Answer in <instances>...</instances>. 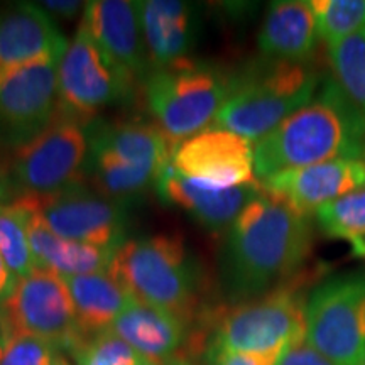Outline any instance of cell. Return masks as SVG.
<instances>
[{
	"label": "cell",
	"instance_id": "8",
	"mask_svg": "<svg viewBox=\"0 0 365 365\" xmlns=\"http://www.w3.org/2000/svg\"><path fill=\"white\" fill-rule=\"evenodd\" d=\"M304 301L296 284L281 286L218 319L210 350L262 354L304 335Z\"/></svg>",
	"mask_w": 365,
	"mask_h": 365
},
{
	"label": "cell",
	"instance_id": "31",
	"mask_svg": "<svg viewBox=\"0 0 365 365\" xmlns=\"http://www.w3.org/2000/svg\"><path fill=\"white\" fill-rule=\"evenodd\" d=\"M276 365H335L325 355L319 354L314 346L309 345L307 336H299L289 341L282 350Z\"/></svg>",
	"mask_w": 365,
	"mask_h": 365
},
{
	"label": "cell",
	"instance_id": "13",
	"mask_svg": "<svg viewBox=\"0 0 365 365\" xmlns=\"http://www.w3.org/2000/svg\"><path fill=\"white\" fill-rule=\"evenodd\" d=\"M171 164L181 176L208 188H235L257 182L250 140L217 127L178 144Z\"/></svg>",
	"mask_w": 365,
	"mask_h": 365
},
{
	"label": "cell",
	"instance_id": "38",
	"mask_svg": "<svg viewBox=\"0 0 365 365\" xmlns=\"http://www.w3.org/2000/svg\"><path fill=\"white\" fill-rule=\"evenodd\" d=\"M6 198V190H4V185L2 181H0V203H2V200Z\"/></svg>",
	"mask_w": 365,
	"mask_h": 365
},
{
	"label": "cell",
	"instance_id": "6",
	"mask_svg": "<svg viewBox=\"0 0 365 365\" xmlns=\"http://www.w3.org/2000/svg\"><path fill=\"white\" fill-rule=\"evenodd\" d=\"M304 336L335 365H359L365 352V272L328 277L304 304Z\"/></svg>",
	"mask_w": 365,
	"mask_h": 365
},
{
	"label": "cell",
	"instance_id": "23",
	"mask_svg": "<svg viewBox=\"0 0 365 365\" xmlns=\"http://www.w3.org/2000/svg\"><path fill=\"white\" fill-rule=\"evenodd\" d=\"M75 307L76 323L83 339L110 330L113 322L134 301L110 272L63 277Z\"/></svg>",
	"mask_w": 365,
	"mask_h": 365
},
{
	"label": "cell",
	"instance_id": "7",
	"mask_svg": "<svg viewBox=\"0 0 365 365\" xmlns=\"http://www.w3.org/2000/svg\"><path fill=\"white\" fill-rule=\"evenodd\" d=\"M0 328L4 339L29 335L70 352L85 340L63 276L39 267L17 279L12 293L0 303Z\"/></svg>",
	"mask_w": 365,
	"mask_h": 365
},
{
	"label": "cell",
	"instance_id": "19",
	"mask_svg": "<svg viewBox=\"0 0 365 365\" xmlns=\"http://www.w3.org/2000/svg\"><path fill=\"white\" fill-rule=\"evenodd\" d=\"M90 150H98L134 166L163 173L178 145L156 124L144 120L88 124Z\"/></svg>",
	"mask_w": 365,
	"mask_h": 365
},
{
	"label": "cell",
	"instance_id": "29",
	"mask_svg": "<svg viewBox=\"0 0 365 365\" xmlns=\"http://www.w3.org/2000/svg\"><path fill=\"white\" fill-rule=\"evenodd\" d=\"M76 365H149L137 350L110 330L88 336L73 350Z\"/></svg>",
	"mask_w": 365,
	"mask_h": 365
},
{
	"label": "cell",
	"instance_id": "4",
	"mask_svg": "<svg viewBox=\"0 0 365 365\" xmlns=\"http://www.w3.org/2000/svg\"><path fill=\"white\" fill-rule=\"evenodd\" d=\"M108 272L139 303L166 309L185 323L191 322L196 303V264L180 237L125 240L115 250Z\"/></svg>",
	"mask_w": 365,
	"mask_h": 365
},
{
	"label": "cell",
	"instance_id": "2",
	"mask_svg": "<svg viewBox=\"0 0 365 365\" xmlns=\"http://www.w3.org/2000/svg\"><path fill=\"white\" fill-rule=\"evenodd\" d=\"M331 159L365 161V115L327 78L312 102L255 140L254 171L261 182Z\"/></svg>",
	"mask_w": 365,
	"mask_h": 365
},
{
	"label": "cell",
	"instance_id": "27",
	"mask_svg": "<svg viewBox=\"0 0 365 365\" xmlns=\"http://www.w3.org/2000/svg\"><path fill=\"white\" fill-rule=\"evenodd\" d=\"M314 218L319 230L331 239H365V188L322 205Z\"/></svg>",
	"mask_w": 365,
	"mask_h": 365
},
{
	"label": "cell",
	"instance_id": "3",
	"mask_svg": "<svg viewBox=\"0 0 365 365\" xmlns=\"http://www.w3.org/2000/svg\"><path fill=\"white\" fill-rule=\"evenodd\" d=\"M319 76L308 63L266 58L232 76V90L213 122L217 129L259 140L312 102Z\"/></svg>",
	"mask_w": 365,
	"mask_h": 365
},
{
	"label": "cell",
	"instance_id": "10",
	"mask_svg": "<svg viewBox=\"0 0 365 365\" xmlns=\"http://www.w3.org/2000/svg\"><path fill=\"white\" fill-rule=\"evenodd\" d=\"M22 196L63 239L113 250L125 242L127 205L90 188L83 181L46 196Z\"/></svg>",
	"mask_w": 365,
	"mask_h": 365
},
{
	"label": "cell",
	"instance_id": "28",
	"mask_svg": "<svg viewBox=\"0 0 365 365\" xmlns=\"http://www.w3.org/2000/svg\"><path fill=\"white\" fill-rule=\"evenodd\" d=\"M312 7L319 39L327 44L365 29V0H314Z\"/></svg>",
	"mask_w": 365,
	"mask_h": 365
},
{
	"label": "cell",
	"instance_id": "1",
	"mask_svg": "<svg viewBox=\"0 0 365 365\" xmlns=\"http://www.w3.org/2000/svg\"><path fill=\"white\" fill-rule=\"evenodd\" d=\"M312 245L308 217L261 188L227 232L222 261L227 293L234 299H250L284 286L307 264Z\"/></svg>",
	"mask_w": 365,
	"mask_h": 365
},
{
	"label": "cell",
	"instance_id": "36",
	"mask_svg": "<svg viewBox=\"0 0 365 365\" xmlns=\"http://www.w3.org/2000/svg\"><path fill=\"white\" fill-rule=\"evenodd\" d=\"M181 362H182V359H173V360H170V362H164V364H149V365H181Z\"/></svg>",
	"mask_w": 365,
	"mask_h": 365
},
{
	"label": "cell",
	"instance_id": "33",
	"mask_svg": "<svg viewBox=\"0 0 365 365\" xmlns=\"http://www.w3.org/2000/svg\"><path fill=\"white\" fill-rule=\"evenodd\" d=\"M49 16L58 17V19L73 21L78 17V14L85 12L86 2H76V0H46L39 4Z\"/></svg>",
	"mask_w": 365,
	"mask_h": 365
},
{
	"label": "cell",
	"instance_id": "17",
	"mask_svg": "<svg viewBox=\"0 0 365 365\" xmlns=\"http://www.w3.org/2000/svg\"><path fill=\"white\" fill-rule=\"evenodd\" d=\"M163 202L190 213L213 232H228L242 210L261 193V185L235 186V188H208L181 176L173 164L163 171L156 182Z\"/></svg>",
	"mask_w": 365,
	"mask_h": 365
},
{
	"label": "cell",
	"instance_id": "37",
	"mask_svg": "<svg viewBox=\"0 0 365 365\" xmlns=\"http://www.w3.org/2000/svg\"><path fill=\"white\" fill-rule=\"evenodd\" d=\"M4 345H6V339H4L2 328H0V360H2V355H4Z\"/></svg>",
	"mask_w": 365,
	"mask_h": 365
},
{
	"label": "cell",
	"instance_id": "22",
	"mask_svg": "<svg viewBox=\"0 0 365 365\" xmlns=\"http://www.w3.org/2000/svg\"><path fill=\"white\" fill-rule=\"evenodd\" d=\"M110 331L150 364H164L176 359L186 335V323L166 309L134 299L113 322Z\"/></svg>",
	"mask_w": 365,
	"mask_h": 365
},
{
	"label": "cell",
	"instance_id": "11",
	"mask_svg": "<svg viewBox=\"0 0 365 365\" xmlns=\"http://www.w3.org/2000/svg\"><path fill=\"white\" fill-rule=\"evenodd\" d=\"M59 112L86 122L100 110L130 97L132 85L118 75L80 21L75 39L58 66Z\"/></svg>",
	"mask_w": 365,
	"mask_h": 365
},
{
	"label": "cell",
	"instance_id": "16",
	"mask_svg": "<svg viewBox=\"0 0 365 365\" xmlns=\"http://www.w3.org/2000/svg\"><path fill=\"white\" fill-rule=\"evenodd\" d=\"M68 46L39 4L16 2L0 9V75L44 58L61 59Z\"/></svg>",
	"mask_w": 365,
	"mask_h": 365
},
{
	"label": "cell",
	"instance_id": "41",
	"mask_svg": "<svg viewBox=\"0 0 365 365\" xmlns=\"http://www.w3.org/2000/svg\"><path fill=\"white\" fill-rule=\"evenodd\" d=\"M181 365H191L190 362H186V360L185 359H182V362H181Z\"/></svg>",
	"mask_w": 365,
	"mask_h": 365
},
{
	"label": "cell",
	"instance_id": "40",
	"mask_svg": "<svg viewBox=\"0 0 365 365\" xmlns=\"http://www.w3.org/2000/svg\"><path fill=\"white\" fill-rule=\"evenodd\" d=\"M359 365H365V352H364V355H362V359H360Z\"/></svg>",
	"mask_w": 365,
	"mask_h": 365
},
{
	"label": "cell",
	"instance_id": "35",
	"mask_svg": "<svg viewBox=\"0 0 365 365\" xmlns=\"http://www.w3.org/2000/svg\"><path fill=\"white\" fill-rule=\"evenodd\" d=\"M352 254L355 257H365V239L352 242Z\"/></svg>",
	"mask_w": 365,
	"mask_h": 365
},
{
	"label": "cell",
	"instance_id": "18",
	"mask_svg": "<svg viewBox=\"0 0 365 365\" xmlns=\"http://www.w3.org/2000/svg\"><path fill=\"white\" fill-rule=\"evenodd\" d=\"M17 202L27 213V239L36 267L53 271L63 277L108 272L115 250L63 239L46 225L26 196H19Z\"/></svg>",
	"mask_w": 365,
	"mask_h": 365
},
{
	"label": "cell",
	"instance_id": "34",
	"mask_svg": "<svg viewBox=\"0 0 365 365\" xmlns=\"http://www.w3.org/2000/svg\"><path fill=\"white\" fill-rule=\"evenodd\" d=\"M16 282L17 277L14 276V272L9 269L6 261H4V257L0 255V303L6 301L7 296L12 293Z\"/></svg>",
	"mask_w": 365,
	"mask_h": 365
},
{
	"label": "cell",
	"instance_id": "26",
	"mask_svg": "<svg viewBox=\"0 0 365 365\" xmlns=\"http://www.w3.org/2000/svg\"><path fill=\"white\" fill-rule=\"evenodd\" d=\"M0 255L17 279L38 269L27 239V213L17 200L0 203Z\"/></svg>",
	"mask_w": 365,
	"mask_h": 365
},
{
	"label": "cell",
	"instance_id": "30",
	"mask_svg": "<svg viewBox=\"0 0 365 365\" xmlns=\"http://www.w3.org/2000/svg\"><path fill=\"white\" fill-rule=\"evenodd\" d=\"M58 349L49 341L29 335H9L0 365H56Z\"/></svg>",
	"mask_w": 365,
	"mask_h": 365
},
{
	"label": "cell",
	"instance_id": "32",
	"mask_svg": "<svg viewBox=\"0 0 365 365\" xmlns=\"http://www.w3.org/2000/svg\"><path fill=\"white\" fill-rule=\"evenodd\" d=\"M282 350H272V352L262 354H247V352H225V350H210L208 357L212 365H276L279 360Z\"/></svg>",
	"mask_w": 365,
	"mask_h": 365
},
{
	"label": "cell",
	"instance_id": "25",
	"mask_svg": "<svg viewBox=\"0 0 365 365\" xmlns=\"http://www.w3.org/2000/svg\"><path fill=\"white\" fill-rule=\"evenodd\" d=\"M327 46L335 81L365 115V29Z\"/></svg>",
	"mask_w": 365,
	"mask_h": 365
},
{
	"label": "cell",
	"instance_id": "9",
	"mask_svg": "<svg viewBox=\"0 0 365 365\" xmlns=\"http://www.w3.org/2000/svg\"><path fill=\"white\" fill-rule=\"evenodd\" d=\"M88 150V125L58 110L41 134L16 149L12 175L24 195L56 193L81 181Z\"/></svg>",
	"mask_w": 365,
	"mask_h": 365
},
{
	"label": "cell",
	"instance_id": "15",
	"mask_svg": "<svg viewBox=\"0 0 365 365\" xmlns=\"http://www.w3.org/2000/svg\"><path fill=\"white\" fill-rule=\"evenodd\" d=\"M264 193L298 215L309 217L331 200L365 188V161L331 159L259 182Z\"/></svg>",
	"mask_w": 365,
	"mask_h": 365
},
{
	"label": "cell",
	"instance_id": "20",
	"mask_svg": "<svg viewBox=\"0 0 365 365\" xmlns=\"http://www.w3.org/2000/svg\"><path fill=\"white\" fill-rule=\"evenodd\" d=\"M312 2L277 0L267 9L257 43L264 56L277 61L308 63L318 44Z\"/></svg>",
	"mask_w": 365,
	"mask_h": 365
},
{
	"label": "cell",
	"instance_id": "21",
	"mask_svg": "<svg viewBox=\"0 0 365 365\" xmlns=\"http://www.w3.org/2000/svg\"><path fill=\"white\" fill-rule=\"evenodd\" d=\"M139 12L150 70L186 59L195 39L193 7L180 0H145Z\"/></svg>",
	"mask_w": 365,
	"mask_h": 365
},
{
	"label": "cell",
	"instance_id": "24",
	"mask_svg": "<svg viewBox=\"0 0 365 365\" xmlns=\"http://www.w3.org/2000/svg\"><path fill=\"white\" fill-rule=\"evenodd\" d=\"M86 168L95 181V190L125 205L130 198L144 193L150 186L156 188L159 176L163 175L149 168L124 163L98 150H88Z\"/></svg>",
	"mask_w": 365,
	"mask_h": 365
},
{
	"label": "cell",
	"instance_id": "14",
	"mask_svg": "<svg viewBox=\"0 0 365 365\" xmlns=\"http://www.w3.org/2000/svg\"><path fill=\"white\" fill-rule=\"evenodd\" d=\"M81 22L102 49L110 65L127 83L144 81L150 65L140 26L139 2L93 0L86 2Z\"/></svg>",
	"mask_w": 365,
	"mask_h": 365
},
{
	"label": "cell",
	"instance_id": "39",
	"mask_svg": "<svg viewBox=\"0 0 365 365\" xmlns=\"http://www.w3.org/2000/svg\"><path fill=\"white\" fill-rule=\"evenodd\" d=\"M56 365H70V364H68L65 359H61V357H59V360H58V362H56Z\"/></svg>",
	"mask_w": 365,
	"mask_h": 365
},
{
	"label": "cell",
	"instance_id": "12",
	"mask_svg": "<svg viewBox=\"0 0 365 365\" xmlns=\"http://www.w3.org/2000/svg\"><path fill=\"white\" fill-rule=\"evenodd\" d=\"M44 58L0 75V139L21 148L41 134L58 115V66Z\"/></svg>",
	"mask_w": 365,
	"mask_h": 365
},
{
	"label": "cell",
	"instance_id": "5",
	"mask_svg": "<svg viewBox=\"0 0 365 365\" xmlns=\"http://www.w3.org/2000/svg\"><path fill=\"white\" fill-rule=\"evenodd\" d=\"M143 83L156 125L178 145L215 122L230 95L232 76L186 58L150 70Z\"/></svg>",
	"mask_w": 365,
	"mask_h": 365
}]
</instances>
